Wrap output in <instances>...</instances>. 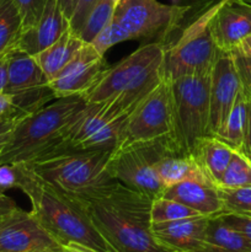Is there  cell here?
<instances>
[{"instance_id":"obj_40","label":"cell","mask_w":251,"mask_h":252,"mask_svg":"<svg viewBox=\"0 0 251 252\" xmlns=\"http://www.w3.org/2000/svg\"><path fill=\"white\" fill-rule=\"evenodd\" d=\"M7 83V63L6 54L0 57V93H4Z\"/></svg>"},{"instance_id":"obj_19","label":"cell","mask_w":251,"mask_h":252,"mask_svg":"<svg viewBox=\"0 0 251 252\" xmlns=\"http://www.w3.org/2000/svg\"><path fill=\"white\" fill-rule=\"evenodd\" d=\"M69 27V20L64 16L57 0H47L38 22L32 29L22 31L16 48L36 56L51 46Z\"/></svg>"},{"instance_id":"obj_43","label":"cell","mask_w":251,"mask_h":252,"mask_svg":"<svg viewBox=\"0 0 251 252\" xmlns=\"http://www.w3.org/2000/svg\"><path fill=\"white\" fill-rule=\"evenodd\" d=\"M241 1H244V2H248V4H251V0H241Z\"/></svg>"},{"instance_id":"obj_47","label":"cell","mask_w":251,"mask_h":252,"mask_svg":"<svg viewBox=\"0 0 251 252\" xmlns=\"http://www.w3.org/2000/svg\"><path fill=\"white\" fill-rule=\"evenodd\" d=\"M0 194H4V193H0Z\"/></svg>"},{"instance_id":"obj_23","label":"cell","mask_w":251,"mask_h":252,"mask_svg":"<svg viewBox=\"0 0 251 252\" xmlns=\"http://www.w3.org/2000/svg\"><path fill=\"white\" fill-rule=\"evenodd\" d=\"M198 252H251V244L220 216L211 217Z\"/></svg>"},{"instance_id":"obj_28","label":"cell","mask_w":251,"mask_h":252,"mask_svg":"<svg viewBox=\"0 0 251 252\" xmlns=\"http://www.w3.org/2000/svg\"><path fill=\"white\" fill-rule=\"evenodd\" d=\"M246 186H251V160L240 152H235L217 187L239 189Z\"/></svg>"},{"instance_id":"obj_12","label":"cell","mask_w":251,"mask_h":252,"mask_svg":"<svg viewBox=\"0 0 251 252\" xmlns=\"http://www.w3.org/2000/svg\"><path fill=\"white\" fill-rule=\"evenodd\" d=\"M174 133V98L171 81L164 76L129 116L120 145L148 142ZM118 145V147H120ZM117 148V147H116Z\"/></svg>"},{"instance_id":"obj_4","label":"cell","mask_w":251,"mask_h":252,"mask_svg":"<svg viewBox=\"0 0 251 252\" xmlns=\"http://www.w3.org/2000/svg\"><path fill=\"white\" fill-rule=\"evenodd\" d=\"M165 43L142 44L113 66L106 68L84 95L86 102L120 98L138 105L164 78Z\"/></svg>"},{"instance_id":"obj_18","label":"cell","mask_w":251,"mask_h":252,"mask_svg":"<svg viewBox=\"0 0 251 252\" xmlns=\"http://www.w3.org/2000/svg\"><path fill=\"white\" fill-rule=\"evenodd\" d=\"M161 197L180 202L201 216L217 217L224 213L219 189L211 181L186 180L166 187Z\"/></svg>"},{"instance_id":"obj_16","label":"cell","mask_w":251,"mask_h":252,"mask_svg":"<svg viewBox=\"0 0 251 252\" xmlns=\"http://www.w3.org/2000/svg\"><path fill=\"white\" fill-rule=\"evenodd\" d=\"M209 27L217 48L231 53L251 34V4L241 0H220L216 4Z\"/></svg>"},{"instance_id":"obj_37","label":"cell","mask_w":251,"mask_h":252,"mask_svg":"<svg viewBox=\"0 0 251 252\" xmlns=\"http://www.w3.org/2000/svg\"><path fill=\"white\" fill-rule=\"evenodd\" d=\"M241 154L251 160V100L248 98V120H246V130L244 144L241 148Z\"/></svg>"},{"instance_id":"obj_33","label":"cell","mask_w":251,"mask_h":252,"mask_svg":"<svg viewBox=\"0 0 251 252\" xmlns=\"http://www.w3.org/2000/svg\"><path fill=\"white\" fill-rule=\"evenodd\" d=\"M97 0H76L75 6H74L73 14L69 19V27L71 31L78 33L79 30L83 26L86 16L89 15L90 10L93 9L94 5L96 4Z\"/></svg>"},{"instance_id":"obj_24","label":"cell","mask_w":251,"mask_h":252,"mask_svg":"<svg viewBox=\"0 0 251 252\" xmlns=\"http://www.w3.org/2000/svg\"><path fill=\"white\" fill-rule=\"evenodd\" d=\"M246 120H248V97L244 91L240 90L228 117L224 121L221 127L217 130L214 137L225 143L235 152H241L244 138H245Z\"/></svg>"},{"instance_id":"obj_36","label":"cell","mask_w":251,"mask_h":252,"mask_svg":"<svg viewBox=\"0 0 251 252\" xmlns=\"http://www.w3.org/2000/svg\"><path fill=\"white\" fill-rule=\"evenodd\" d=\"M16 189V167L14 164H0V193Z\"/></svg>"},{"instance_id":"obj_44","label":"cell","mask_w":251,"mask_h":252,"mask_svg":"<svg viewBox=\"0 0 251 252\" xmlns=\"http://www.w3.org/2000/svg\"><path fill=\"white\" fill-rule=\"evenodd\" d=\"M54 252H66V251H64V250H62V249H61V250H57V251H54Z\"/></svg>"},{"instance_id":"obj_34","label":"cell","mask_w":251,"mask_h":252,"mask_svg":"<svg viewBox=\"0 0 251 252\" xmlns=\"http://www.w3.org/2000/svg\"><path fill=\"white\" fill-rule=\"evenodd\" d=\"M220 217L228 225L239 231L251 244V217L233 213H223Z\"/></svg>"},{"instance_id":"obj_6","label":"cell","mask_w":251,"mask_h":252,"mask_svg":"<svg viewBox=\"0 0 251 252\" xmlns=\"http://www.w3.org/2000/svg\"><path fill=\"white\" fill-rule=\"evenodd\" d=\"M137 106L120 98L86 102L64 129L57 153L113 150L122 142L128 118Z\"/></svg>"},{"instance_id":"obj_21","label":"cell","mask_w":251,"mask_h":252,"mask_svg":"<svg viewBox=\"0 0 251 252\" xmlns=\"http://www.w3.org/2000/svg\"><path fill=\"white\" fill-rule=\"evenodd\" d=\"M84 44L85 42L78 36V33L71 31L70 27H68L56 42L33 57L48 80L51 81Z\"/></svg>"},{"instance_id":"obj_1","label":"cell","mask_w":251,"mask_h":252,"mask_svg":"<svg viewBox=\"0 0 251 252\" xmlns=\"http://www.w3.org/2000/svg\"><path fill=\"white\" fill-rule=\"evenodd\" d=\"M16 167V189L31 202V212L62 250L115 252L95 225L79 197L44 181L29 165Z\"/></svg>"},{"instance_id":"obj_15","label":"cell","mask_w":251,"mask_h":252,"mask_svg":"<svg viewBox=\"0 0 251 252\" xmlns=\"http://www.w3.org/2000/svg\"><path fill=\"white\" fill-rule=\"evenodd\" d=\"M240 90V79L233 54L228 52H220L211 71L209 135L216 134L217 130L221 127L233 108Z\"/></svg>"},{"instance_id":"obj_13","label":"cell","mask_w":251,"mask_h":252,"mask_svg":"<svg viewBox=\"0 0 251 252\" xmlns=\"http://www.w3.org/2000/svg\"><path fill=\"white\" fill-rule=\"evenodd\" d=\"M61 250L32 212L16 207L0 219V252H54Z\"/></svg>"},{"instance_id":"obj_7","label":"cell","mask_w":251,"mask_h":252,"mask_svg":"<svg viewBox=\"0 0 251 252\" xmlns=\"http://www.w3.org/2000/svg\"><path fill=\"white\" fill-rule=\"evenodd\" d=\"M174 149H179V147L171 135L120 145L111 153L108 169L116 181L150 199H155L161 197L165 189L157 176L155 165Z\"/></svg>"},{"instance_id":"obj_31","label":"cell","mask_w":251,"mask_h":252,"mask_svg":"<svg viewBox=\"0 0 251 252\" xmlns=\"http://www.w3.org/2000/svg\"><path fill=\"white\" fill-rule=\"evenodd\" d=\"M20 12L22 31L32 29L38 22L47 0H12Z\"/></svg>"},{"instance_id":"obj_35","label":"cell","mask_w":251,"mask_h":252,"mask_svg":"<svg viewBox=\"0 0 251 252\" xmlns=\"http://www.w3.org/2000/svg\"><path fill=\"white\" fill-rule=\"evenodd\" d=\"M21 118L22 116L16 115V113L0 118V155L9 143L17 123L20 122Z\"/></svg>"},{"instance_id":"obj_39","label":"cell","mask_w":251,"mask_h":252,"mask_svg":"<svg viewBox=\"0 0 251 252\" xmlns=\"http://www.w3.org/2000/svg\"><path fill=\"white\" fill-rule=\"evenodd\" d=\"M17 207V204L15 203V201L10 197H7L6 194H0V219L2 217L6 216L7 213L15 209Z\"/></svg>"},{"instance_id":"obj_27","label":"cell","mask_w":251,"mask_h":252,"mask_svg":"<svg viewBox=\"0 0 251 252\" xmlns=\"http://www.w3.org/2000/svg\"><path fill=\"white\" fill-rule=\"evenodd\" d=\"M201 216L189 207L174 201V199L157 197L153 199L150 207V221L152 224L167 223V221L180 220V219L192 218Z\"/></svg>"},{"instance_id":"obj_5","label":"cell","mask_w":251,"mask_h":252,"mask_svg":"<svg viewBox=\"0 0 251 252\" xmlns=\"http://www.w3.org/2000/svg\"><path fill=\"white\" fill-rule=\"evenodd\" d=\"M112 150L63 152L27 162L41 179L76 197H90L115 184L108 169Z\"/></svg>"},{"instance_id":"obj_45","label":"cell","mask_w":251,"mask_h":252,"mask_svg":"<svg viewBox=\"0 0 251 252\" xmlns=\"http://www.w3.org/2000/svg\"><path fill=\"white\" fill-rule=\"evenodd\" d=\"M112 1H115V2H116V5H117V2L120 1V0H112Z\"/></svg>"},{"instance_id":"obj_3","label":"cell","mask_w":251,"mask_h":252,"mask_svg":"<svg viewBox=\"0 0 251 252\" xmlns=\"http://www.w3.org/2000/svg\"><path fill=\"white\" fill-rule=\"evenodd\" d=\"M85 105L80 95L59 97L24 116L0 155V164H27L58 152L64 129Z\"/></svg>"},{"instance_id":"obj_32","label":"cell","mask_w":251,"mask_h":252,"mask_svg":"<svg viewBox=\"0 0 251 252\" xmlns=\"http://www.w3.org/2000/svg\"><path fill=\"white\" fill-rule=\"evenodd\" d=\"M231 54H233L239 79H240L241 90L244 91L246 97L251 100V58L236 53V52H231Z\"/></svg>"},{"instance_id":"obj_22","label":"cell","mask_w":251,"mask_h":252,"mask_svg":"<svg viewBox=\"0 0 251 252\" xmlns=\"http://www.w3.org/2000/svg\"><path fill=\"white\" fill-rule=\"evenodd\" d=\"M157 176L162 186H172L186 180H204L209 181L193 155L185 154L179 149H174L161 158L155 165ZM213 184V182H212Z\"/></svg>"},{"instance_id":"obj_10","label":"cell","mask_w":251,"mask_h":252,"mask_svg":"<svg viewBox=\"0 0 251 252\" xmlns=\"http://www.w3.org/2000/svg\"><path fill=\"white\" fill-rule=\"evenodd\" d=\"M189 9L184 5L161 4L157 0H120L113 20L132 41L166 44V38L180 27Z\"/></svg>"},{"instance_id":"obj_20","label":"cell","mask_w":251,"mask_h":252,"mask_svg":"<svg viewBox=\"0 0 251 252\" xmlns=\"http://www.w3.org/2000/svg\"><path fill=\"white\" fill-rule=\"evenodd\" d=\"M234 153L235 150L231 149L217 137L207 135L197 143L192 155L198 162L207 179L217 186L228 167Z\"/></svg>"},{"instance_id":"obj_25","label":"cell","mask_w":251,"mask_h":252,"mask_svg":"<svg viewBox=\"0 0 251 252\" xmlns=\"http://www.w3.org/2000/svg\"><path fill=\"white\" fill-rule=\"evenodd\" d=\"M22 33L20 12L12 0H0V57L16 48Z\"/></svg>"},{"instance_id":"obj_38","label":"cell","mask_w":251,"mask_h":252,"mask_svg":"<svg viewBox=\"0 0 251 252\" xmlns=\"http://www.w3.org/2000/svg\"><path fill=\"white\" fill-rule=\"evenodd\" d=\"M12 113H15V110L11 96L6 93H0V118L12 115Z\"/></svg>"},{"instance_id":"obj_14","label":"cell","mask_w":251,"mask_h":252,"mask_svg":"<svg viewBox=\"0 0 251 252\" xmlns=\"http://www.w3.org/2000/svg\"><path fill=\"white\" fill-rule=\"evenodd\" d=\"M106 68L105 56L96 51L93 44L85 43L49 81V88L56 98L84 96Z\"/></svg>"},{"instance_id":"obj_17","label":"cell","mask_w":251,"mask_h":252,"mask_svg":"<svg viewBox=\"0 0 251 252\" xmlns=\"http://www.w3.org/2000/svg\"><path fill=\"white\" fill-rule=\"evenodd\" d=\"M211 217L198 216L167 223L152 224L155 240L170 252H198Z\"/></svg>"},{"instance_id":"obj_9","label":"cell","mask_w":251,"mask_h":252,"mask_svg":"<svg viewBox=\"0 0 251 252\" xmlns=\"http://www.w3.org/2000/svg\"><path fill=\"white\" fill-rule=\"evenodd\" d=\"M214 10L216 4L193 20L174 44H166L162 66L165 78L176 80L184 76L211 74L220 53L209 27Z\"/></svg>"},{"instance_id":"obj_2","label":"cell","mask_w":251,"mask_h":252,"mask_svg":"<svg viewBox=\"0 0 251 252\" xmlns=\"http://www.w3.org/2000/svg\"><path fill=\"white\" fill-rule=\"evenodd\" d=\"M79 198L115 252H170L153 235L149 197L117 181Z\"/></svg>"},{"instance_id":"obj_41","label":"cell","mask_w":251,"mask_h":252,"mask_svg":"<svg viewBox=\"0 0 251 252\" xmlns=\"http://www.w3.org/2000/svg\"><path fill=\"white\" fill-rule=\"evenodd\" d=\"M233 52H236V53L243 54V56L251 58V34H249V36L236 47L235 51Z\"/></svg>"},{"instance_id":"obj_46","label":"cell","mask_w":251,"mask_h":252,"mask_svg":"<svg viewBox=\"0 0 251 252\" xmlns=\"http://www.w3.org/2000/svg\"><path fill=\"white\" fill-rule=\"evenodd\" d=\"M221 1H229V0H221Z\"/></svg>"},{"instance_id":"obj_42","label":"cell","mask_w":251,"mask_h":252,"mask_svg":"<svg viewBox=\"0 0 251 252\" xmlns=\"http://www.w3.org/2000/svg\"><path fill=\"white\" fill-rule=\"evenodd\" d=\"M59 4V6H61L62 11H63L64 16L66 17V19H70L71 14H73V10H74V6H75V1L76 0H57Z\"/></svg>"},{"instance_id":"obj_26","label":"cell","mask_w":251,"mask_h":252,"mask_svg":"<svg viewBox=\"0 0 251 252\" xmlns=\"http://www.w3.org/2000/svg\"><path fill=\"white\" fill-rule=\"evenodd\" d=\"M116 2L112 0H97L86 16L78 36L85 43H90L112 20Z\"/></svg>"},{"instance_id":"obj_30","label":"cell","mask_w":251,"mask_h":252,"mask_svg":"<svg viewBox=\"0 0 251 252\" xmlns=\"http://www.w3.org/2000/svg\"><path fill=\"white\" fill-rule=\"evenodd\" d=\"M125 41H130L129 34L112 17V20L108 22L107 26L90 42V44H93V47L96 51L105 56V53L111 47Z\"/></svg>"},{"instance_id":"obj_11","label":"cell","mask_w":251,"mask_h":252,"mask_svg":"<svg viewBox=\"0 0 251 252\" xmlns=\"http://www.w3.org/2000/svg\"><path fill=\"white\" fill-rule=\"evenodd\" d=\"M7 83L4 93L11 96L16 115L26 116L56 98L49 80L33 56L14 48L6 53Z\"/></svg>"},{"instance_id":"obj_29","label":"cell","mask_w":251,"mask_h":252,"mask_svg":"<svg viewBox=\"0 0 251 252\" xmlns=\"http://www.w3.org/2000/svg\"><path fill=\"white\" fill-rule=\"evenodd\" d=\"M219 189L224 213L251 217V186L239 189Z\"/></svg>"},{"instance_id":"obj_8","label":"cell","mask_w":251,"mask_h":252,"mask_svg":"<svg viewBox=\"0 0 251 252\" xmlns=\"http://www.w3.org/2000/svg\"><path fill=\"white\" fill-rule=\"evenodd\" d=\"M170 81L174 98L171 137L182 153L192 155L197 143L209 135L211 74L184 76Z\"/></svg>"}]
</instances>
